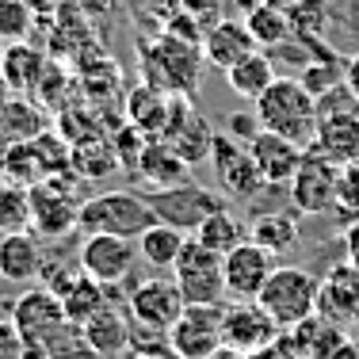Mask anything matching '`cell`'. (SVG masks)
I'll use <instances>...</instances> for the list:
<instances>
[{
	"label": "cell",
	"mask_w": 359,
	"mask_h": 359,
	"mask_svg": "<svg viewBox=\"0 0 359 359\" xmlns=\"http://www.w3.org/2000/svg\"><path fill=\"white\" fill-rule=\"evenodd\" d=\"M256 118L264 130H276L283 138L310 149L318 130V100L302 88L298 76H276L268 88L256 96Z\"/></svg>",
	"instance_id": "1"
},
{
	"label": "cell",
	"mask_w": 359,
	"mask_h": 359,
	"mask_svg": "<svg viewBox=\"0 0 359 359\" xmlns=\"http://www.w3.org/2000/svg\"><path fill=\"white\" fill-rule=\"evenodd\" d=\"M203 46L199 42H187L165 31L157 42L142 46V73H145V84L161 88L165 96H187L199 88V76H203Z\"/></svg>",
	"instance_id": "2"
},
{
	"label": "cell",
	"mask_w": 359,
	"mask_h": 359,
	"mask_svg": "<svg viewBox=\"0 0 359 359\" xmlns=\"http://www.w3.org/2000/svg\"><path fill=\"white\" fill-rule=\"evenodd\" d=\"M153 222H157V215H153L149 199L138 191H100L92 199H84L81 210H76V229L115 233V237H130V241H138Z\"/></svg>",
	"instance_id": "3"
},
{
	"label": "cell",
	"mask_w": 359,
	"mask_h": 359,
	"mask_svg": "<svg viewBox=\"0 0 359 359\" xmlns=\"http://www.w3.org/2000/svg\"><path fill=\"white\" fill-rule=\"evenodd\" d=\"M318 287H321V279H313L306 268L276 264V271L268 276L256 302L264 306V313L279 329H294V325H302L306 318L318 313Z\"/></svg>",
	"instance_id": "4"
},
{
	"label": "cell",
	"mask_w": 359,
	"mask_h": 359,
	"mask_svg": "<svg viewBox=\"0 0 359 359\" xmlns=\"http://www.w3.org/2000/svg\"><path fill=\"white\" fill-rule=\"evenodd\" d=\"M172 279L187 306H218L226 298V276H222V252L199 245L187 233L184 249L172 264Z\"/></svg>",
	"instance_id": "5"
},
{
	"label": "cell",
	"mask_w": 359,
	"mask_h": 359,
	"mask_svg": "<svg viewBox=\"0 0 359 359\" xmlns=\"http://www.w3.org/2000/svg\"><path fill=\"white\" fill-rule=\"evenodd\" d=\"M145 199H149L157 222L176 226V229H184V233H195L215 210L226 207V195L222 191H210V187L191 184V180H180L172 187H153Z\"/></svg>",
	"instance_id": "6"
},
{
	"label": "cell",
	"mask_w": 359,
	"mask_h": 359,
	"mask_svg": "<svg viewBox=\"0 0 359 359\" xmlns=\"http://www.w3.org/2000/svg\"><path fill=\"white\" fill-rule=\"evenodd\" d=\"M184 294H180L176 279H142V283H134L126 290V313H130V321L138 325L142 332H157V337H165L168 329L176 325V318L184 313Z\"/></svg>",
	"instance_id": "7"
},
{
	"label": "cell",
	"mask_w": 359,
	"mask_h": 359,
	"mask_svg": "<svg viewBox=\"0 0 359 359\" xmlns=\"http://www.w3.org/2000/svg\"><path fill=\"white\" fill-rule=\"evenodd\" d=\"M76 264L88 279L104 287H123L130 279L134 264H138V249L130 237H115V233H88L76 252Z\"/></svg>",
	"instance_id": "8"
},
{
	"label": "cell",
	"mask_w": 359,
	"mask_h": 359,
	"mask_svg": "<svg viewBox=\"0 0 359 359\" xmlns=\"http://www.w3.org/2000/svg\"><path fill=\"white\" fill-rule=\"evenodd\" d=\"M337 180H340V165H332L321 153L306 149L294 176H290V203H294V210L298 215H329L332 203H337Z\"/></svg>",
	"instance_id": "9"
},
{
	"label": "cell",
	"mask_w": 359,
	"mask_h": 359,
	"mask_svg": "<svg viewBox=\"0 0 359 359\" xmlns=\"http://www.w3.org/2000/svg\"><path fill=\"white\" fill-rule=\"evenodd\" d=\"M222 313L226 306H184L176 325L165 332L176 359H207L222 348Z\"/></svg>",
	"instance_id": "10"
},
{
	"label": "cell",
	"mask_w": 359,
	"mask_h": 359,
	"mask_svg": "<svg viewBox=\"0 0 359 359\" xmlns=\"http://www.w3.org/2000/svg\"><path fill=\"white\" fill-rule=\"evenodd\" d=\"M210 165H215L218 187L226 199H252L256 191H264V176L256 168L249 145L233 142L226 130H215V142H210Z\"/></svg>",
	"instance_id": "11"
},
{
	"label": "cell",
	"mask_w": 359,
	"mask_h": 359,
	"mask_svg": "<svg viewBox=\"0 0 359 359\" xmlns=\"http://www.w3.org/2000/svg\"><path fill=\"white\" fill-rule=\"evenodd\" d=\"M276 271V256L260 249L256 241H241L237 249L222 256V276H226V298L233 302H256L268 276Z\"/></svg>",
	"instance_id": "12"
},
{
	"label": "cell",
	"mask_w": 359,
	"mask_h": 359,
	"mask_svg": "<svg viewBox=\"0 0 359 359\" xmlns=\"http://www.w3.org/2000/svg\"><path fill=\"white\" fill-rule=\"evenodd\" d=\"M12 325L23 337V344H46V340L65 325L62 298H57L50 287L23 290V294L15 298V306H12Z\"/></svg>",
	"instance_id": "13"
},
{
	"label": "cell",
	"mask_w": 359,
	"mask_h": 359,
	"mask_svg": "<svg viewBox=\"0 0 359 359\" xmlns=\"http://www.w3.org/2000/svg\"><path fill=\"white\" fill-rule=\"evenodd\" d=\"M27 195H31V226L39 229V237L57 241V237H65L76 229V210L81 207L73 203V195L62 187L57 176L31 184Z\"/></svg>",
	"instance_id": "14"
},
{
	"label": "cell",
	"mask_w": 359,
	"mask_h": 359,
	"mask_svg": "<svg viewBox=\"0 0 359 359\" xmlns=\"http://www.w3.org/2000/svg\"><path fill=\"white\" fill-rule=\"evenodd\" d=\"M313 153H321L332 165H359V107L325 111L318 115V130L310 142Z\"/></svg>",
	"instance_id": "15"
},
{
	"label": "cell",
	"mask_w": 359,
	"mask_h": 359,
	"mask_svg": "<svg viewBox=\"0 0 359 359\" xmlns=\"http://www.w3.org/2000/svg\"><path fill=\"white\" fill-rule=\"evenodd\" d=\"M279 332L283 329L264 313L260 302H237V306H226V313H222V344L241 355L271 344Z\"/></svg>",
	"instance_id": "16"
},
{
	"label": "cell",
	"mask_w": 359,
	"mask_h": 359,
	"mask_svg": "<svg viewBox=\"0 0 359 359\" xmlns=\"http://www.w3.org/2000/svg\"><path fill=\"white\" fill-rule=\"evenodd\" d=\"M199 46H203V57L222 73H226L229 65H237L241 57H249L252 50H260L245 20H215L207 31H203Z\"/></svg>",
	"instance_id": "17"
},
{
	"label": "cell",
	"mask_w": 359,
	"mask_h": 359,
	"mask_svg": "<svg viewBox=\"0 0 359 359\" xmlns=\"http://www.w3.org/2000/svg\"><path fill=\"white\" fill-rule=\"evenodd\" d=\"M318 313L332 321H359V268L352 264H332L329 276L318 287Z\"/></svg>",
	"instance_id": "18"
},
{
	"label": "cell",
	"mask_w": 359,
	"mask_h": 359,
	"mask_svg": "<svg viewBox=\"0 0 359 359\" xmlns=\"http://www.w3.org/2000/svg\"><path fill=\"white\" fill-rule=\"evenodd\" d=\"M249 153H252L256 168H260L264 184H290V176H294V168H298L306 149L298 142L283 138V134L260 126V134L249 142Z\"/></svg>",
	"instance_id": "19"
},
{
	"label": "cell",
	"mask_w": 359,
	"mask_h": 359,
	"mask_svg": "<svg viewBox=\"0 0 359 359\" xmlns=\"http://www.w3.org/2000/svg\"><path fill=\"white\" fill-rule=\"evenodd\" d=\"M42 268H46V256L27 229L0 233V279L4 283H35L42 279Z\"/></svg>",
	"instance_id": "20"
},
{
	"label": "cell",
	"mask_w": 359,
	"mask_h": 359,
	"mask_svg": "<svg viewBox=\"0 0 359 359\" xmlns=\"http://www.w3.org/2000/svg\"><path fill=\"white\" fill-rule=\"evenodd\" d=\"M130 313H126V306L118 310V306H104V310L96 313L92 321H84L81 329H84V337H88V344L96 348L104 359H115V355H123L126 348L134 344V329H130Z\"/></svg>",
	"instance_id": "21"
},
{
	"label": "cell",
	"mask_w": 359,
	"mask_h": 359,
	"mask_svg": "<svg viewBox=\"0 0 359 359\" xmlns=\"http://www.w3.org/2000/svg\"><path fill=\"white\" fill-rule=\"evenodd\" d=\"M111 294H115V287H104V283H96V279H88L84 271H76L69 283L62 287V294H57V298H62L65 321L84 325V321H92L111 302Z\"/></svg>",
	"instance_id": "22"
},
{
	"label": "cell",
	"mask_w": 359,
	"mask_h": 359,
	"mask_svg": "<svg viewBox=\"0 0 359 359\" xmlns=\"http://www.w3.org/2000/svg\"><path fill=\"white\" fill-rule=\"evenodd\" d=\"M168 111H172V96H165L161 88H153L145 81L126 100V118H130V126H138L145 138H161L165 134Z\"/></svg>",
	"instance_id": "23"
},
{
	"label": "cell",
	"mask_w": 359,
	"mask_h": 359,
	"mask_svg": "<svg viewBox=\"0 0 359 359\" xmlns=\"http://www.w3.org/2000/svg\"><path fill=\"white\" fill-rule=\"evenodd\" d=\"M134 168H138V176L153 187H172L180 180H187V161L161 138H149L142 145V157Z\"/></svg>",
	"instance_id": "24"
},
{
	"label": "cell",
	"mask_w": 359,
	"mask_h": 359,
	"mask_svg": "<svg viewBox=\"0 0 359 359\" xmlns=\"http://www.w3.org/2000/svg\"><path fill=\"white\" fill-rule=\"evenodd\" d=\"M287 332L294 337L302 359H329L348 340V332L332 318H325V313H313V318H306L302 325H294V329H287Z\"/></svg>",
	"instance_id": "25"
},
{
	"label": "cell",
	"mask_w": 359,
	"mask_h": 359,
	"mask_svg": "<svg viewBox=\"0 0 359 359\" xmlns=\"http://www.w3.org/2000/svg\"><path fill=\"white\" fill-rule=\"evenodd\" d=\"M39 76H42V54L35 46H27V42L4 46V57H0V81H4L8 88L20 92V96H27V92H35Z\"/></svg>",
	"instance_id": "26"
},
{
	"label": "cell",
	"mask_w": 359,
	"mask_h": 359,
	"mask_svg": "<svg viewBox=\"0 0 359 359\" xmlns=\"http://www.w3.org/2000/svg\"><path fill=\"white\" fill-rule=\"evenodd\" d=\"M271 81H276V57L264 54V50H252L249 57H241L237 65H229V69H226V84L241 100H256Z\"/></svg>",
	"instance_id": "27"
},
{
	"label": "cell",
	"mask_w": 359,
	"mask_h": 359,
	"mask_svg": "<svg viewBox=\"0 0 359 359\" xmlns=\"http://www.w3.org/2000/svg\"><path fill=\"white\" fill-rule=\"evenodd\" d=\"M245 23H249V31H252V39L260 50H279L283 42H290V35H294L290 15L283 12V4H276V0H260L256 8H249Z\"/></svg>",
	"instance_id": "28"
},
{
	"label": "cell",
	"mask_w": 359,
	"mask_h": 359,
	"mask_svg": "<svg viewBox=\"0 0 359 359\" xmlns=\"http://www.w3.org/2000/svg\"><path fill=\"white\" fill-rule=\"evenodd\" d=\"M184 241H187L184 229L165 226V222H153V226L138 237V256L149 264V268H157V271H172V264H176L180 249H184Z\"/></svg>",
	"instance_id": "29"
},
{
	"label": "cell",
	"mask_w": 359,
	"mask_h": 359,
	"mask_svg": "<svg viewBox=\"0 0 359 359\" xmlns=\"http://www.w3.org/2000/svg\"><path fill=\"white\" fill-rule=\"evenodd\" d=\"M39 134H46V115L39 111V104H31V100H23L20 92H15V96L8 100V107L0 111V138L31 142V138H39Z\"/></svg>",
	"instance_id": "30"
},
{
	"label": "cell",
	"mask_w": 359,
	"mask_h": 359,
	"mask_svg": "<svg viewBox=\"0 0 359 359\" xmlns=\"http://www.w3.org/2000/svg\"><path fill=\"white\" fill-rule=\"evenodd\" d=\"M249 241H256L260 249H268L279 260V256H287L298 245V222H294V215H276V210L260 215L249 226Z\"/></svg>",
	"instance_id": "31"
},
{
	"label": "cell",
	"mask_w": 359,
	"mask_h": 359,
	"mask_svg": "<svg viewBox=\"0 0 359 359\" xmlns=\"http://www.w3.org/2000/svg\"><path fill=\"white\" fill-rule=\"evenodd\" d=\"M191 237L199 245H207V249H215V252L226 256L229 249H237L241 241H249V226H245V222L237 218L229 207H222V210H215V215L203 222Z\"/></svg>",
	"instance_id": "32"
},
{
	"label": "cell",
	"mask_w": 359,
	"mask_h": 359,
	"mask_svg": "<svg viewBox=\"0 0 359 359\" xmlns=\"http://www.w3.org/2000/svg\"><path fill=\"white\" fill-rule=\"evenodd\" d=\"M298 81H302V88L310 92L313 100H321L325 92H332V88H340V84H344V62H340V57H332V54H325V57H318V62L302 65Z\"/></svg>",
	"instance_id": "33"
},
{
	"label": "cell",
	"mask_w": 359,
	"mask_h": 359,
	"mask_svg": "<svg viewBox=\"0 0 359 359\" xmlns=\"http://www.w3.org/2000/svg\"><path fill=\"white\" fill-rule=\"evenodd\" d=\"M31 226V195L20 184H0V233Z\"/></svg>",
	"instance_id": "34"
},
{
	"label": "cell",
	"mask_w": 359,
	"mask_h": 359,
	"mask_svg": "<svg viewBox=\"0 0 359 359\" xmlns=\"http://www.w3.org/2000/svg\"><path fill=\"white\" fill-rule=\"evenodd\" d=\"M42 348H46V352L54 355V359H104V355L96 352V348L88 344L84 329H81V325H73V321H65L62 329H57Z\"/></svg>",
	"instance_id": "35"
},
{
	"label": "cell",
	"mask_w": 359,
	"mask_h": 359,
	"mask_svg": "<svg viewBox=\"0 0 359 359\" xmlns=\"http://www.w3.org/2000/svg\"><path fill=\"white\" fill-rule=\"evenodd\" d=\"M31 27H35V15H31L27 0H0V42L4 46L27 42Z\"/></svg>",
	"instance_id": "36"
},
{
	"label": "cell",
	"mask_w": 359,
	"mask_h": 359,
	"mask_svg": "<svg viewBox=\"0 0 359 359\" xmlns=\"http://www.w3.org/2000/svg\"><path fill=\"white\" fill-rule=\"evenodd\" d=\"M344 226L359 222V165H344L340 168V180H337V203H332Z\"/></svg>",
	"instance_id": "37"
},
{
	"label": "cell",
	"mask_w": 359,
	"mask_h": 359,
	"mask_svg": "<svg viewBox=\"0 0 359 359\" xmlns=\"http://www.w3.org/2000/svg\"><path fill=\"white\" fill-rule=\"evenodd\" d=\"M245 359H302V352H298V344H294V337L283 329L271 344H264V348H256V352H249Z\"/></svg>",
	"instance_id": "38"
},
{
	"label": "cell",
	"mask_w": 359,
	"mask_h": 359,
	"mask_svg": "<svg viewBox=\"0 0 359 359\" xmlns=\"http://www.w3.org/2000/svg\"><path fill=\"white\" fill-rule=\"evenodd\" d=\"M229 138H233V142H241V145H249L252 138H256V134H260V118H256V115H229Z\"/></svg>",
	"instance_id": "39"
},
{
	"label": "cell",
	"mask_w": 359,
	"mask_h": 359,
	"mask_svg": "<svg viewBox=\"0 0 359 359\" xmlns=\"http://www.w3.org/2000/svg\"><path fill=\"white\" fill-rule=\"evenodd\" d=\"M23 337L15 332V325L8 318H0V359H20L23 355Z\"/></svg>",
	"instance_id": "40"
},
{
	"label": "cell",
	"mask_w": 359,
	"mask_h": 359,
	"mask_svg": "<svg viewBox=\"0 0 359 359\" xmlns=\"http://www.w3.org/2000/svg\"><path fill=\"white\" fill-rule=\"evenodd\" d=\"M344 260L352 264V268H359V222L344 226Z\"/></svg>",
	"instance_id": "41"
},
{
	"label": "cell",
	"mask_w": 359,
	"mask_h": 359,
	"mask_svg": "<svg viewBox=\"0 0 359 359\" xmlns=\"http://www.w3.org/2000/svg\"><path fill=\"white\" fill-rule=\"evenodd\" d=\"M180 4H184L187 15H199L203 20V15H215V8L222 4V0H180Z\"/></svg>",
	"instance_id": "42"
},
{
	"label": "cell",
	"mask_w": 359,
	"mask_h": 359,
	"mask_svg": "<svg viewBox=\"0 0 359 359\" xmlns=\"http://www.w3.org/2000/svg\"><path fill=\"white\" fill-rule=\"evenodd\" d=\"M344 84H348V92L359 100V54L344 62Z\"/></svg>",
	"instance_id": "43"
},
{
	"label": "cell",
	"mask_w": 359,
	"mask_h": 359,
	"mask_svg": "<svg viewBox=\"0 0 359 359\" xmlns=\"http://www.w3.org/2000/svg\"><path fill=\"white\" fill-rule=\"evenodd\" d=\"M130 359H176V355H172V348H168V344H153V348H138Z\"/></svg>",
	"instance_id": "44"
},
{
	"label": "cell",
	"mask_w": 359,
	"mask_h": 359,
	"mask_svg": "<svg viewBox=\"0 0 359 359\" xmlns=\"http://www.w3.org/2000/svg\"><path fill=\"white\" fill-rule=\"evenodd\" d=\"M329 359H359V340H344V344H340Z\"/></svg>",
	"instance_id": "45"
},
{
	"label": "cell",
	"mask_w": 359,
	"mask_h": 359,
	"mask_svg": "<svg viewBox=\"0 0 359 359\" xmlns=\"http://www.w3.org/2000/svg\"><path fill=\"white\" fill-rule=\"evenodd\" d=\"M20 359H54V355H50L42 344H27V348H23V355H20Z\"/></svg>",
	"instance_id": "46"
},
{
	"label": "cell",
	"mask_w": 359,
	"mask_h": 359,
	"mask_svg": "<svg viewBox=\"0 0 359 359\" xmlns=\"http://www.w3.org/2000/svg\"><path fill=\"white\" fill-rule=\"evenodd\" d=\"M207 359H245V355H241V352H233V348H226V344H222L218 352H210Z\"/></svg>",
	"instance_id": "47"
},
{
	"label": "cell",
	"mask_w": 359,
	"mask_h": 359,
	"mask_svg": "<svg viewBox=\"0 0 359 359\" xmlns=\"http://www.w3.org/2000/svg\"><path fill=\"white\" fill-rule=\"evenodd\" d=\"M12 96H15V92H12V88H8V84H4V81H0V111H4V107H8V100H12Z\"/></svg>",
	"instance_id": "48"
},
{
	"label": "cell",
	"mask_w": 359,
	"mask_h": 359,
	"mask_svg": "<svg viewBox=\"0 0 359 359\" xmlns=\"http://www.w3.org/2000/svg\"><path fill=\"white\" fill-rule=\"evenodd\" d=\"M0 57H4V42H0Z\"/></svg>",
	"instance_id": "49"
}]
</instances>
